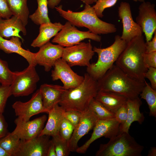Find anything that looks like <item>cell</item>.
<instances>
[{
  "mask_svg": "<svg viewBox=\"0 0 156 156\" xmlns=\"http://www.w3.org/2000/svg\"><path fill=\"white\" fill-rule=\"evenodd\" d=\"M98 120L93 112L89 108L82 113L79 122L75 127L72 135L68 141L70 152L76 151L78 147L79 140L93 129Z\"/></svg>",
  "mask_w": 156,
  "mask_h": 156,
  "instance_id": "15",
  "label": "cell"
},
{
  "mask_svg": "<svg viewBox=\"0 0 156 156\" xmlns=\"http://www.w3.org/2000/svg\"><path fill=\"white\" fill-rule=\"evenodd\" d=\"M55 8L62 17L73 25L86 27L94 34H107L115 33L117 31L114 25L101 20L96 15L92 7L90 5L85 4L84 9L78 12L64 10L61 5Z\"/></svg>",
  "mask_w": 156,
  "mask_h": 156,
  "instance_id": "4",
  "label": "cell"
},
{
  "mask_svg": "<svg viewBox=\"0 0 156 156\" xmlns=\"http://www.w3.org/2000/svg\"><path fill=\"white\" fill-rule=\"evenodd\" d=\"M12 95L10 86H0V114H3L8 98Z\"/></svg>",
  "mask_w": 156,
  "mask_h": 156,
  "instance_id": "34",
  "label": "cell"
},
{
  "mask_svg": "<svg viewBox=\"0 0 156 156\" xmlns=\"http://www.w3.org/2000/svg\"><path fill=\"white\" fill-rule=\"evenodd\" d=\"M74 128V126L71 125L66 127L60 129L59 134L63 138L68 141L72 135Z\"/></svg>",
  "mask_w": 156,
  "mask_h": 156,
  "instance_id": "40",
  "label": "cell"
},
{
  "mask_svg": "<svg viewBox=\"0 0 156 156\" xmlns=\"http://www.w3.org/2000/svg\"><path fill=\"white\" fill-rule=\"evenodd\" d=\"M16 116L25 121L29 120L31 117L37 114L46 112L43 104L42 95L40 89L38 90L28 101L23 102L16 101L12 105Z\"/></svg>",
  "mask_w": 156,
  "mask_h": 156,
  "instance_id": "13",
  "label": "cell"
},
{
  "mask_svg": "<svg viewBox=\"0 0 156 156\" xmlns=\"http://www.w3.org/2000/svg\"><path fill=\"white\" fill-rule=\"evenodd\" d=\"M136 22L140 27L145 36L146 42L152 39L156 30L155 5L149 1L142 2L138 8Z\"/></svg>",
  "mask_w": 156,
  "mask_h": 156,
  "instance_id": "11",
  "label": "cell"
},
{
  "mask_svg": "<svg viewBox=\"0 0 156 156\" xmlns=\"http://www.w3.org/2000/svg\"><path fill=\"white\" fill-rule=\"evenodd\" d=\"M127 43L120 36L116 35L114 42L109 46L103 48L94 47L93 49L98 54V60L87 67V73L96 80L100 78L114 64Z\"/></svg>",
  "mask_w": 156,
  "mask_h": 156,
  "instance_id": "5",
  "label": "cell"
},
{
  "mask_svg": "<svg viewBox=\"0 0 156 156\" xmlns=\"http://www.w3.org/2000/svg\"><path fill=\"white\" fill-rule=\"evenodd\" d=\"M94 98L114 114L126 103L127 99L124 96L115 93L102 91H98Z\"/></svg>",
  "mask_w": 156,
  "mask_h": 156,
  "instance_id": "25",
  "label": "cell"
},
{
  "mask_svg": "<svg viewBox=\"0 0 156 156\" xmlns=\"http://www.w3.org/2000/svg\"><path fill=\"white\" fill-rule=\"evenodd\" d=\"M63 25L60 22L52 23L51 22L40 25L39 34L33 41L31 46L34 47H40L49 41L63 27Z\"/></svg>",
  "mask_w": 156,
  "mask_h": 156,
  "instance_id": "24",
  "label": "cell"
},
{
  "mask_svg": "<svg viewBox=\"0 0 156 156\" xmlns=\"http://www.w3.org/2000/svg\"><path fill=\"white\" fill-rule=\"evenodd\" d=\"M36 66L29 65L21 71L14 72V78L10 85L12 95L15 97L27 96L36 89L40 77Z\"/></svg>",
  "mask_w": 156,
  "mask_h": 156,
  "instance_id": "7",
  "label": "cell"
},
{
  "mask_svg": "<svg viewBox=\"0 0 156 156\" xmlns=\"http://www.w3.org/2000/svg\"><path fill=\"white\" fill-rule=\"evenodd\" d=\"M144 61L146 67L156 68V51L145 53L144 55Z\"/></svg>",
  "mask_w": 156,
  "mask_h": 156,
  "instance_id": "37",
  "label": "cell"
},
{
  "mask_svg": "<svg viewBox=\"0 0 156 156\" xmlns=\"http://www.w3.org/2000/svg\"><path fill=\"white\" fill-rule=\"evenodd\" d=\"M148 156H156V148L155 147H152L149 151Z\"/></svg>",
  "mask_w": 156,
  "mask_h": 156,
  "instance_id": "45",
  "label": "cell"
},
{
  "mask_svg": "<svg viewBox=\"0 0 156 156\" xmlns=\"http://www.w3.org/2000/svg\"><path fill=\"white\" fill-rule=\"evenodd\" d=\"M12 15L18 18L25 26L28 22L29 11L27 0H6Z\"/></svg>",
  "mask_w": 156,
  "mask_h": 156,
  "instance_id": "26",
  "label": "cell"
},
{
  "mask_svg": "<svg viewBox=\"0 0 156 156\" xmlns=\"http://www.w3.org/2000/svg\"><path fill=\"white\" fill-rule=\"evenodd\" d=\"M39 48V51L35 53L36 62L37 65L43 66L46 72H49L56 61L61 58L64 47L49 41Z\"/></svg>",
  "mask_w": 156,
  "mask_h": 156,
  "instance_id": "18",
  "label": "cell"
},
{
  "mask_svg": "<svg viewBox=\"0 0 156 156\" xmlns=\"http://www.w3.org/2000/svg\"><path fill=\"white\" fill-rule=\"evenodd\" d=\"M6 0H0V18H8L12 16Z\"/></svg>",
  "mask_w": 156,
  "mask_h": 156,
  "instance_id": "38",
  "label": "cell"
},
{
  "mask_svg": "<svg viewBox=\"0 0 156 156\" xmlns=\"http://www.w3.org/2000/svg\"><path fill=\"white\" fill-rule=\"evenodd\" d=\"M0 156H10L3 148L0 146Z\"/></svg>",
  "mask_w": 156,
  "mask_h": 156,
  "instance_id": "47",
  "label": "cell"
},
{
  "mask_svg": "<svg viewBox=\"0 0 156 156\" xmlns=\"http://www.w3.org/2000/svg\"><path fill=\"white\" fill-rule=\"evenodd\" d=\"M38 8L35 12L29 17L38 25L51 22L48 14V0H37Z\"/></svg>",
  "mask_w": 156,
  "mask_h": 156,
  "instance_id": "28",
  "label": "cell"
},
{
  "mask_svg": "<svg viewBox=\"0 0 156 156\" xmlns=\"http://www.w3.org/2000/svg\"><path fill=\"white\" fill-rule=\"evenodd\" d=\"M118 16L122 25L121 38L127 43L134 38L142 35L141 29L133 18L130 4L121 2L118 7Z\"/></svg>",
  "mask_w": 156,
  "mask_h": 156,
  "instance_id": "14",
  "label": "cell"
},
{
  "mask_svg": "<svg viewBox=\"0 0 156 156\" xmlns=\"http://www.w3.org/2000/svg\"><path fill=\"white\" fill-rule=\"evenodd\" d=\"M120 124L115 118L98 120L94 127L90 139L83 145L78 147L76 152L84 153L90 144L96 140L102 137L110 139L120 132Z\"/></svg>",
  "mask_w": 156,
  "mask_h": 156,
  "instance_id": "10",
  "label": "cell"
},
{
  "mask_svg": "<svg viewBox=\"0 0 156 156\" xmlns=\"http://www.w3.org/2000/svg\"><path fill=\"white\" fill-rule=\"evenodd\" d=\"M61 0H48V6L51 9H53L57 6Z\"/></svg>",
  "mask_w": 156,
  "mask_h": 156,
  "instance_id": "44",
  "label": "cell"
},
{
  "mask_svg": "<svg viewBox=\"0 0 156 156\" xmlns=\"http://www.w3.org/2000/svg\"><path fill=\"white\" fill-rule=\"evenodd\" d=\"M41 94L43 107L49 111L60 101L66 90L63 86L46 83L41 85L39 89Z\"/></svg>",
  "mask_w": 156,
  "mask_h": 156,
  "instance_id": "20",
  "label": "cell"
},
{
  "mask_svg": "<svg viewBox=\"0 0 156 156\" xmlns=\"http://www.w3.org/2000/svg\"><path fill=\"white\" fill-rule=\"evenodd\" d=\"M14 72L9 69L7 62L0 58V83L2 85L10 86L14 77Z\"/></svg>",
  "mask_w": 156,
  "mask_h": 156,
  "instance_id": "32",
  "label": "cell"
},
{
  "mask_svg": "<svg viewBox=\"0 0 156 156\" xmlns=\"http://www.w3.org/2000/svg\"><path fill=\"white\" fill-rule=\"evenodd\" d=\"M21 140L16 134L8 133L0 139V146L10 156H17L21 145Z\"/></svg>",
  "mask_w": 156,
  "mask_h": 156,
  "instance_id": "27",
  "label": "cell"
},
{
  "mask_svg": "<svg viewBox=\"0 0 156 156\" xmlns=\"http://www.w3.org/2000/svg\"><path fill=\"white\" fill-rule=\"evenodd\" d=\"M133 1H134L136 2L138 1V2H142L144 1L145 0H133Z\"/></svg>",
  "mask_w": 156,
  "mask_h": 156,
  "instance_id": "48",
  "label": "cell"
},
{
  "mask_svg": "<svg viewBox=\"0 0 156 156\" xmlns=\"http://www.w3.org/2000/svg\"><path fill=\"white\" fill-rule=\"evenodd\" d=\"M118 0H97L96 3L92 7L99 18H102L103 12L106 8L114 5Z\"/></svg>",
  "mask_w": 156,
  "mask_h": 156,
  "instance_id": "33",
  "label": "cell"
},
{
  "mask_svg": "<svg viewBox=\"0 0 156 156\" xmlns=\"http://www.w3.org/2000/svg\"><path fill=\"white\" fill-rule=\"evenodd\" d=\"M126 103L128 108L127 118L125 123L120 126V132H129L130 127L133 122L137 121L142 124L144 119L143 114L140 111L142 103L139 97L133 99H127Z\"/></svg>",
  "mask_w": 156,
  "mask_h": 156,
  "instance_id": "23",
  "label": "cell"
},
{
  "mask_svg": "<svg viewBox=\"0 0 156 156\" xmlns=\"http://www.w3.org/2000/svg\"><path fill=\"white\" fill-rule=\"evenodd\" d=\"M146 53L156 51V30L151 40L145 42Z\"/></svg>",
  "mask_w": 156,
  "mask_h": 156,
  "instance_id": "41",
  "label": "cell"
},
{
  "mask_svg": "<svg viewBox=\"0 0 156 156\" xmlns=\"http://www.w3.org/2000/svg\"><path fill=\"white\" fill-rule=\"evenodd\" d=\"M145 42L142 35L128 42L115 62L116 65L130 77L144 82V74L148 68L144 61Z\"/></svg>",
  "mask_w": 156,
  "mask_h": 156,
  "instance_id": "2",
  "label": "cell"
},
{
  "mask_svg": "<svg viewBox=\"0 0 156 156\" xmlns=\"http://www.w3.org/2000/svg\"><path fill=\"white\" fill-rule=\"evenodd\" d=\"M57 156H68L70 153L68 141L63 138L59 134L52 137Z\"/></svg>",
  "mask_w": 156,
  "mask_h": 156,
  "instance_id": "31",
  "label": "cell"
},
{
  "mask_svg": "<svg viewBox=\"0 0 156 156\" xmlns=\"http://www.w3.org/2000/svg\"><path fill=\"white\" fill-rule=\"evenodd\" d=\"M20 39L18 37L13 36L8 40L0 36V50L8 54H18L25 58L29 65L36 66L37 64L35 61V53L23 48Z\"/></svg>",
  "mask_w": 156,
  "mask_h": 156,
  "instance_id": "19",
  "label": "cell"
},
{
  "mask_svg": "<svg viewBox=\"0 0 156 156\" xmlns=\"http://www.w3.org/2000/svg\"><path fill=\"white\" fill-rule=\"evenodd\" d=\"M145 85L140 95L141 98L146 102L149 109V116H156V90L153 89L151 86L144 81Z\"/></svg>",
  "mask_w": 156,
  "mask_h": 156,
  "instance_id": "29",
  "label": "cell"
},
{
  "mask_svg": "<svg viewBox=\"0 0 156 156\" xmlns=\"http://www.w3.org/2000/svg\"><path fill=\"white\" fill-rule=\"evenodd\" d=\"M93 48L90 40L66 47L64 48L61 58L71 67L77 66L88 67L94 54Z\"/></svg>",
  "mask_w": 156,
  "mask_h": 156,
  "instance_id": "9",
  "label": "cell"
},
{
  "mask_svg": "<svg viewBox=\"0 0 156 156\" xmlns=\"http://www.w3.org/2000/svg\"><path fill=\"white\" fill-rule=\"evenodd\" d=\"M88 108L93 112L99 120L115 118L114 113L107 108L95 98L91 101Z\"/></svg>",
  "mask_w": 156,
  "mask_h": 156,
  "instance_id": "30",
  "label": "cell"
},
{
  "mask_svg": "<svg viewBox=\"0 0 156 156\" xmlns=\"http://www.w3.org/2000/svg\"><path fill=\"white\" fill-rule=\"evenodd\" d=\"M82 113L75 110L65 111L64 117L75 127L80 120Z\"/></svg>",
  "mask_w": 156,
  "mask_h": 156,
  "instance_id": "35",
  "label": "cell"
},
{
  "mask_svg": "<svg viewBox=\"0 0 156 156\" xmlns=\"http://www.w3.org/2000/svg\"><path fill=\"white\" fill-rule=\"evenodd\" d=\"M86 5H90L95 3L97 0H81Z\"/></svg>",
  "mask_w": 156,
  "mask_h": 156,
  "instance_id": "46",
  "label": "cell"
},
{
  "mask_svg": "<svg viewBox=\"0 0 156 156\" xmlns=\"http://www.w3.org/2000/svg\"><path fill=\"white\" fill-rule=\"evenodd\" d=\"M145 85L129 76L114 64L97 80L98 91L113 92L132 99L139 97Z\"/></svg>",
  "mask_w": 156,
  "mask_h": 156,
  "instance_id": "1",
  "label": "cell"
},
{
  "mask_svg": "<svg viewBox=\"0 0 156 156\" xmlns=\"http://www.w3.org/2000/svg\"><path fill=\"white\" fill-rule=\"evenodd\" d=\"M114 114L115 118L120 124V126L124 124L127 118L128 108L126 103L119 108Z\"/></svg>",
  "mask_w": 156,
  "mask_h": 156,
  "instance_id": "36",
  "label": "cell"
},
{
  "mask_svg": "<svg viewBox=\"0 0 156 156\" xmlns=\"http://www.w3.org/2000/svg\"><path fill=\"white\" fill-rule=\"evenodd\" d=\"M144 77L149 80L152 88L156 90V68H148L144 74Z\"/></svg>",
  "mask_w": 156,
  "mask_h": 156,
  "instance_id": "39",
  "label": "cell"
},
{
  "mask_svg": "<svg viewBox=\"0 0 156 156\" xmlns=\"http://www.w3.org/2000/svg\"><path fill=\"white\" fill-rule=\"evenodd\" d=\"M50 136H38L27 140H21L17 156H47L51 140Z\"/></svg>",
  "mask_w": 156,
  "mask_h": 156,
  "instance_id": "17",
  "label": "cell"
},
{
  "mask_svg": "<svg viewBox=\"0 0 156 156\" xmlns=\"http://www.w3.org/2000/svg\"><path fill=\"white\" fill-rule=\"evenodd\" d=\"M47 156H57L55 146L51 140L48 150Z\"/></svg>",
  "mask_w": 156,
  "mask_h": 156,
  "instance_id": "43",
  "label": "cell"
},
{
  "mask_svg": "<svg viewBox=\"0 0 156 156\" xmlns=\"http://www.w3.org/2000/svg\"></svg>",
  "mask_w": 156,
  "mask_h": 156,
  "instance_id": "49",
  "label": "cell"
},
{
  "mask_svg": "<svg viewBox=\"0 0 156 156\" xmlns=\"http://www.w3.org/2000/svg\"><path fill=\"white\" fill-rule=\"evenodd\" d=\"M8 125L3 114H0V139L5 136L7 133Z\"/></svg>",
  "mask_w": 156,
  "mask_h": 156,
  "instance_id": "42",
  "label": "cell"
},
{
  "mask_svg": "<svg viewBox=\"0 0 156 156\" xmlns=\"http://www.w3.org/2000/svg\"><path fill=\"white\" fill-rule=\"evenodd\" d=\"M98 91L97 80L86 73L81 83L65 91L59 104L65 111L83 113L88 108L90 101L95 98Z\"/></svg>",
  "mask_w": 156,
  "mask_h": 156,
  "instance_id": "3",
  "label": "cell"
},
{
  "mask_svg": "<svg viewBox=\"0 0 156 156\" xmlns=\"http://www.w3.org/2000/svg\"><path fill=\"white\" fill-rule=\"evenodd\" d=\"M51 76L53 81L60 79L66 90L75 88L83 81L84 76L75 73L67 63L61 58L55 62Z\"/></svg>",
  "mask_w": 156,
  "mask_h": 156,
  "instance_id": "12",
  "label": "cell"
},
{
  "mask_svg": "<svg viewBox=\"0 0 156 156\" xmlns=\"http://www.w3.org/2000/svg\"><path fill=\"white\" fill-rule=\"evenodd\" d=\"M21 32L24 35L27 34V31L21 20L12 15L6 19L0 18V36L8 39L13 36L19 37L23 42V39L20 35Z\"/></svg>",
  "mask_w": 156,
  "mask_h": 156,
  "instance_id": "21",
  "label": "cell"
},
{
  "mask_svg": "<svg viewBox=\"0 0 156 156\" xmlns=\"http://www.w3.org/2000/svg\"><path fill=\"white\" fill-rule=\"evenodd\" d=\"M129 132H122L101 144L96 156H141L144 149Z\"/></svg>",
  "mask_w": 156,
  "mask_h": 156,
  "instance_id": "6",
  "label": "cell"
},
{
  "mask_svg": "<svg viewBox=\"0 0 156 156\" xmlns=\"http://www.w3.org/2000/svg\"><path fill=\"white\" fill-rule=\"evenodd\" d=\"M65 111L59 104L50 110L48 113L49 116L46 125L38 136L46 135L53 137L59 134Z\"/></svg>",
  "mask_w": 156,
  "mask_h": 156,
  "instance_id": "22",
  "label": "cell"
},
{
  "mask_svg": "<svg viewBox=\"0 0 156 156\" xmlns=\"http://www.w3.org/2000/svg\"><path fill=\"white\" fill-rule=\"evenodd\" d=\"M86 39L100 42L101 38L99 35L93 33L89 31H80L67 21L63 25L60 32L55 36L52 42L66 47L77 44Z\"/></svg>",
  "mask_w": 156,
  "mask_h": 156,
  "instance_id": "8",
  "label": "cell"
},
{
  "mask_svg": "<svg viewBox=\"0 0 156 156\" xmlns=\"http://www.w3.org/2000/svg\"><path fill=\"white\" fill-rule=\"evenodd\" d=\"M47 119L45 115L27 121L17 117L14 120L16 127L12 132L17 135L21 140H30L39 135Z\"/></svg>",
  "mask_w": 156,
  "mask_h": 156,
  "instance_id": "16",
  "label": "cell"
}]
</instances>
